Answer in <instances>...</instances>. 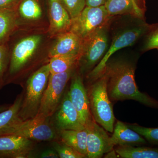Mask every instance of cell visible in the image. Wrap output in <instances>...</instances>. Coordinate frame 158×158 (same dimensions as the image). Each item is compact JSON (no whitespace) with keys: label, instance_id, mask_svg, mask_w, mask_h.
I'll return each instance as SVG.
<instances>
[{"label":"cell","instance_id":"obj_10","mask_svg":"<svg viewBox=\"0 0 158 158\" xmlns=\"http://www.w3.org/2000/svg\"><path fill=\"white\" fill-rule=\"evenodd\" d=\"M69 93L72 103L78 113L81 122L86 128L94 119L90 112L88 92L81 76H73Z\"/></svg>","mask_w":158,"mask_h":158},{"label":"cell","instance_id":"obj_30","mask_svg":"<svg viewBox=\"0 0 158 158\" xmlns=\"http://www.w3.org/2000/svg\"><path fill=\"white\" fill-rule=\"evenodd\" d=\"M40 158H59V155L55 149H48L43 152Z\"/></svg>","mask_w":158,"mask_h":158},{"label":"cell","instance_id":"obj_24","mask_svg":"<svg viewBox=\"0 0 158 158\" xmlns=\"http://www.w3.org/2000/svg\"><path fill=\"white\" fill-rule=\"evenodd\" d=\"M128 127L138 133L150 144L158 145V127L148 128L137 124H127Z\"/></svg>","mask_w":158,"mask_h":158},{"label":"cell","instance_id":"obj_13","mask_svg":"<svg viewBox=\"0 0 158 158\" xmlns=\"http://www.w3.org/2000/svg\"><path fill=\"white\" fill-rule=\"evenodd\" d=\"M55 115V123L59 130H83L85 127L81 122L78 113L69 98V90L65 92Z\"/></svg>","mask_w":158,"mask_h":158},{"label":"cell","instance_id":"obj_34","mask_svg":"<svg viewBox=\"0 0 158 158\" xmlns=\"http://www.w3.org/2000/svg\"></svg>","mask_w":158,"mask_h":158},{"label":"cell","instance_id":"obj_17","mask_svg":"<svg viewBox=\"0 0 158 158\" xmlns=\"http://www.w3.org/2000/svg\"><path fill=\"white\" fill-rule=\"evenodd\" d=\"M104 6L112 17L130 14L140 19L144 18V10L135 5L132 0H107Z\"/></svg>","mask_w":158,"mask_h":158},{"label":"cell","instance_id":"obj_7","mask_svg":"<svg viewBox=\"0 0 158 158\" xmlns=\"http://www.w3.org/2000/svg\"><path fill=\"white\" fill-rule=\"evenodd\" d=\"M112 17L108 14L104 5L86 6L77 17L72 20L69 31L84 40L98 29L108 25Z\"/></svg>","mask_w":158,"mask_h":158},{"label":"cell","instance_id":"obj_1","mask_svg":"<svg viewBox=\"0 0 158 158\" xmlns=\"http://www.w3.org/2000/svg\"><path fill=\"white\" fill-rule=\"evenodd\" d=\"M135 65L129 61L107 62L103 73L107 76L110 99L113 101L134 100L149 107L158 109V101L138 89L135 81Z\"/></svg>","mask_w":158,"mask_h":158},{"label":"cell","instance_id":"obj_20","mask_svg":"<svg viewBox=\"0 0 158 158\" xmlns=\"http://www.w3.org/2000/svg\"><path fill=\"white\" fill-rule=\"evenodd\" d=\"M17 16L14 9H0V44H6L17 24Z\"/></svg>","mask_w":158,"mask_h":158},{"label":"cell","instance_id":"obj_14","mask_svg":"<svg viewBox=\"0 0 158 158\" xmlns=\"http://www.w3.org/2000/svg\"><path fill=\"white\" fill-rule=\"evenodd\" d=\"M50 34L60 35L69 31L72 20L60 0H48Z\"/></svg>","mask_w":158,"mask_h":158},{"label":"cell","instance_id":"obj_25","mask_svg":"<svg viewBox=\"0 0 158 158\" xmlns=\"http://www.w3.org/2000/svg\"><path fill=\"white\" fill-rule=\"evenodd\" d=\"M71 19H75L86 6V0H60Z\"/></svg>","mask_w":158,"mask_h":158},{"label":"cell","instance_id":"obj_5","mask_svg":"<svg viewBox=\"0 0 158 158\" xmlns=\"http://www.w3.org/2000/svg\"><path fill=\"white\" fill-rule=\"evenodd\" d=\"M75 68L61 73H50L36 116L48 118L56 113L66 85L73 75Z\"/></svg>","mask_w":158,"mask_h":158},{"label":"cell","instance_id":"obj_29","mask_svg":"<svg viewBox=\"0 0 158 158\" xmlns=\"http://www.w3.org/2000/svg\"><path fill=\"white\" fill-rule=\"evenodd\" d=\"M18 0H0V9H14Z\"/></svg>","mask_w":158,"mask_h":158},{"label":"cell","instance_id":"obj_22","mask_svg":"<svg viewBox=\"0 0 158 158\" xmlns=\"http://www.w3.org/2000/svg\"><path fill=\"white\" fill-rule=\"evenodd\" d=\"M23 99V94L19 95L8 109L0 112V135L9 126L18 119Z\"/></svg>","mask_w":158,"mask_h":158},{"label":"cell","instance_id":"obj_33","mask_svg":"<svg viewBox=\"0 0 158 158\" xmlns=\"http://www.w3.org/2000/svg\"><path fill=\"white\" fill-rule=\"evenodd\" d=\"M132 1H133V2H134V3L135 4V5H137V6H139V7H140V8H141V9L144 10V9H143L142 7H141V6H140V5H139V3H138L137 0H132Z\"/></svg>","mask_w":158,"mask_h":158},{"label":"cell","instance_id":"obj_12","mask_svg":"<svg viewBox=\"0 0 158 158\" xmlns=\"http://www.w3.org/2000/svg\"><path fill=\"white\" fill-rule=\"evenodd\" d=\"M33 148L32 140L21 136H0V158H28Z\"/></svg>","mask_w":158,"mask_h":158},{"label":"cell","instance_id":"obj_16","mask_svg":"<svg viewBox=\"0 0 158 158\" xmlns=\"http://www.w3.org/2000/svg\"><path fill=\"white\" fill-rule=\"evenodd\" d=\"M113 132L111 138L114 146H139L148 144V141L142 136L120 121L116 122Z\"/></svg>","mask_w":158,"mask_h":158},{"label":"cell","instance_id":"obj_19","mask_svg":"<svg viewBox=\"0 0 158 158\" xmlns=\"http://www.w3.org/2000/svg\"><path fill=\"white\" fill-rule=\"evenodd\" d=\"M115 152L123 158H158V148L118 145Z\"/></svg>","mask_w":158,"mask_h":158},{"label":"cell","instance_id":"obj_15","mask_svg":"<svg viewBox=\"0 0 158 158\" xmlns=\"http://www.w3.org/2000/svg\"><path fill=\"white\" fill-rule=\"evenodd\" d=\"M83 40L72 31L60 34L49 52L50 58L62 55L81 54Z\"/></svg>","mask_w":158,"mask_h":158},{"label":"cell","instance_id":"obj_6","mask_svg":"<svg viewBox=\"0 0 158 158\" xmlns=\"http://www.w3.org/2000/svg\"><path fill=\"white\" fill-rule=\"evenodd\" d=\"M153 26L154 25H150L143 23L134 27L125 30L116 35L100 62L88 74V79L94 81L98 78L103 73L107 63L114 53L118 50L134 44L142 36L146 35Z\"/></svg>","mask_w":158,"mask_h":158},{"label":"cell","instance_id":"obj_18","mask_svg":"<svg viewBox=\"0 0 158 158\" xmlns=\"http://www.w3.org/2000/svg\"><path fill=\"white\" fill-rule=\"evenodd\" d=\"M60 131L62 143L70 146L87 157V132L83 130H64Z\"/></svg>","mask_w":158,"mask_h":158},{"label":"cell","instance_id":"obj_27","mask_svg":"<svg viewBox=\"0 0 158 158\" xmlns=\"http://www.w3.org/2000/svg\"><path fill=\"white\" fill-rule=\"evenodd\" d=\"M143 50L144 52L158 49V25H154L152 30L146 34Z\"/></svg>","mask_w":158,"mask_h":158},{"label":"cell","instance_id":"obj_32","mask_svg":"<svg viewBox=\"0 0 158 158\" xmlns=\"http://www.w3.org/2000/svg\"><path fill=\"white\" fill-rule=\"evenodd\" d=\"M8 108H9V107L5 106H0V112L4 111V110L8 109Z\"/></svg>","mask_w":158,"mask_h":158},{"label":"cell","instance_id":"obj_4","mask_svg":"<svg viewBox=\"0 0 158 158\" xmlns=\"http://www.w3.org/2000/svg\"><path fill=\"white\" fill-rule=\"evenodd\" d=\"M48 119L37 116L26 120H21L19 118L0 136L13 135L32 141H52L56 138V135L54 128L49 123Z\"/></svg>","mask_w":158,"mask_h":158},{"label":"cell","instance_id":"obj_21","mask_svg":"<svg viewBox=\"0 0 158 158\" xmlns=\"http://www.w3.org/2000/svg\"><path fill=\"white\" fill-rule=\"evenodd\" d=\"M51 58L48 63L50 73H61L75 67L80 61L81 54L62 55Z\"/></svg>","mask_w":158,"mask_h":158},{"label":"cell","instance_id":"obj_8","mask_svg":"<svg viewBox=\"0 0 158 158\" xmlns=\"http://www.w3.org/2000/svg\"><path fill=\"white\" fill-rule=\"evenodd\" d=\"M108 25L94 32L83 40L80 61L83 70H89L98 65L108 47Z\"/></svg>","mask_w":158,"mask_h":158},{"label":"cell","instance_id":"obj_2","mask_svg":"<svg viewBox=\"0 0 158 158\" xmlns=\"http://www.w3.org/2000/svg\"><path fill=\"white\" fill-rule=\"evenodd\" d=\"M107 81V76L104 73L94 81L87 92L94 119L107 131L113 133L115 118L108 95Z\"/></svg>","mask_w":158,"mask_h":158},{"label":"cell","instance_id":"obj_31","mask_svg":"<svg viewBox=\"0 0 158 158\" xmlns=\"http://www.w3.org/2000/svg\"><path fill=\"white\" fill-rule=\"evenodd\" d=\"M107 0H86V6L98 7L103 6Z\"/></svg>","mask_w":158,"mask_h":158},{"label":"cell","instance_id":"obj_28","mask_svg":"<svg viewBox=\"0 0 158 158\" xmlns=\"http://www.w3.org/2000/svg\"><path fill=\"white\" fill-rule=\"evenodd\" d=\"M9 58L6 44H0V88L4 83L3 77L8 68Z\"/></svg>","mask_w":158,"mask_h":158},{"label":"cell","instance_id":"obj_9","mask_svg":"<svg viewBox=\"0 0 158 158\" xmlns=\"http://www.w3.org/2000/svg\"><path fill=\"white\" fill-rule=\"evenodd\" d=\"M41 37L33 35L22 39L16 43L9 54L8 72L10 79L14 77L25 65L38 48Z\"/></svg>","mask_w":158,"mask_h":158},{"label":"cell","instance_id":"obj_11","mask_svg":"<svg viewBox=\"0 0 158 158\" xmlns=\"http://www.w3.org/2000/svg\"><path fill=\"white\" fill-rule=\"evenodd\" d=\"M88 132L87 139V158H102L104 155L113 150V145L111 137L103 128L94 120L86 127Z\"/></svg>","mask_w":158,"mask_h":158},{"label":"cell","instance_id":"obj_3","mask_svg":"<svg viewBox=\"0 0 158 158\" xmlns=\"http://www.w3.org/2000/svg\"><path fill=\"white\" fill-rule=\"evenodd\" d=\"M50 75L48 64L40 67L29 78L19 113L21 120L33 118L37 115Z\"/></svg>","mask_w":158,"mask_h":158},{"label":"cell","instance_id":"obj_23","mask_svg":"<svg viewBox=\"0 0 158 158\" xmlns=\"http://www.w3.org/2000/svg\"><path fill=\"white\" fill-rule=\"evenodd\" d=\"M20 15L29 20L39 19L42 15L41 7L36 0H23L19 7Z\"/></svg>","mask_w":158,"mask_h":158},{"label":"cell","instance_id":"obj_26","mask_svg":"<svg viewBox=\"0 0 158 158\" xmlns=\"http://www.w3.org/2000/svg\"><path fill=\"white\" fill-rule=\"evenodd\" d=\"M54 149L61 158H87L84 155L77 151L70 146L62 143V144L54 143L53 144Z\"/></svg>","mask_w":158,"mask_h":158}]
</instances>
